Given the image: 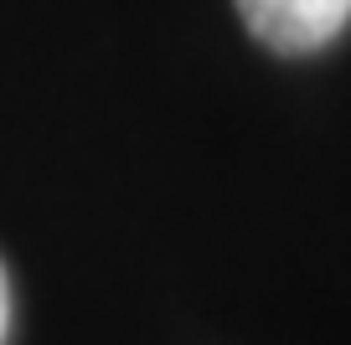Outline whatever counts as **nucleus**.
Returning <instances> with one entry per match:
<instances>
[{
	"label": "nucleus",
	"mask_w": 351,
	"mask_h": 345,
	"mask_svg": "<svg viewBox=\"0 0 351 345\" xmlns=\"http://www.w3.org/2000/svg\"><path fill=\"white\" fill-rule=\"evenodd\" d=\"M248 31L274 52H315L351 21V0H232Z\"/></svg>",
	"instance_id": "obj_1"
},
{
	"label": "nucleus",
	"mask_w": 351,
	"mask_h": 345,
	"mask_svg": "<svg viewBox=\"0 0 351 345\" xmlns=\"http://www.w3.org/2000/svg\"><path fill=\"white\" fill-rule=\"evenodd\" d=\"M5 324H11V289H5V268H0V345H5Z\"/></svg>",
	"instance_id": "obj_2"
}]
</instances>
